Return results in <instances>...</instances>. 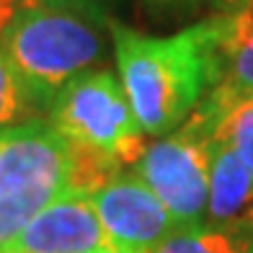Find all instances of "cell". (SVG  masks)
Returning <instances> with one entry per match:
<instances>
[{
	"label": "cell",
	"instance_id": "5b68a950",
	"mask_svg": "<svg viewBox=\"0 0 253 253\" xmlns=\"http://www.w3.org/2000/svg\"><path fill=\"white\" fill-rule=\"evenodd\" d=\"M217 119L220 109L204 96L186 122L147 145L134 163V173L166 204L178 227L207 220Z\"/></svg>",
	"mask_w": 253,
	"mask_h": 253
},
{
	"label": "cell",
	"instance_id": "3957f363",
	"mask_svg": "<svg viewBox=\"0 0 253 253\" xmlns=\"http://www.w3.org/2000/svg\"><path fill=\"white\" fill-rule=\"evenodd\" d=\"M73 147L47 122L0 126V253L44 207L73 191Z\"/></svg>",
	"mask_w": 253,
	"mask_h": 253
},
{
	"label": "cell",
	"instance_id": "8fae6325",
	"mask_svg": "<svg viewBox=\"0 0 253 253\" xmlns=\"http://www.w3.org/2000/svg\"><path fill=\"white\" fill-rule=\"evenodd\" d=\"M217 109H220V119L214 126V137L222 140L230 150L238 155V160L248 168L253 176V96L240 98L235 103H222L212 93H207Z\"/></svg>",
	"mask_w": 253,
	"mask_h": 253
},
{
	"label": "cell",
	"instance_id": "7a4b0ae2",
	"mask_svg": "<svg viewBox=\"0 0 253 253\" xmlns=\"http://www.w3.org/2000/svg\"><path fill=\"white\" fill-rule=\"evenodd\" d=\"M93 18L37 0L8 16L0 29V47L18 78L26 106L49 111L57 93L101 60L103 37Z\"/></svg>",
	"mask_w": 253,
	"mask_h": 253
},
{
	"label": "cell",
	"instance_id": "2e32d148",
	"mask_svg": "<svg viewBox=\"0 0 253 253\" xmlns=\"http://www.w3.org/2000/svg\"><path fill=\"white\" fill-rule=\"evenodd\" d=\"M0 3H3L10 13H13V10L18 8V5H24V3H31V0H0Z\"/></svg>",
	"mask_w": 253,
	"mask_h": 253
},
{
	"label": "cell",
	"instance_id": "ac0fdd59",
	"mask_svg": "<svg viewBox=\"0 0 253 253\" xmlns=\"http://www.w3.org/2000/svg\"><path fill=\"white\" fill-rule=\"evenodd\" d=\"M251 253H253V212H251Z\"/></svg>",
	"mask_w": 253,
	"mask_h": 253
},
{
	"label": "cell",
	"instance_id": "9a60e30c",
	"mask_svg": "<svg viewBox=\"0 0 253 253\" xmlns=\"http://www.w3.org/2000/svg\"><path fill=\"white\" fill-rule=\"evenodd\" d=\"M37 3L52 5V8L78 10V13H88V16H96L98 13V0H37Z\"/></svg>",
	"mask_w": 253,
	"mask_h": 253
},
{
	"label": "cell",
	"instance_id": "e0dca14e",
	"mask_svg": "<svg viewBox=\"0 0 253 253\" xmlns=\"http://www.w3.org/2000/svg\"><path fill=\"white\" fill-rule=\"evenodd\" d=\"M8 16H10V10L3 5V3H0V29H3V24H5V21H8Z\"/></svg>",
	"mask_w": 253,
	"mask_h": 253
},
{
	"label": "cell",
	"instance_id": "6da1fadb",
	"mask_svg": "<svg viewBox=\"0 0 253 253\" xmlns=\"http://www.w3.org/2000/svg\"><path fill=\"white\" fill-rule=\"evenodd\" d=\"M238 21L240 16H214L170 37L109 24L122 88L145 134L173 132L217 85L225 44Z\"/></svg>",
	"mask_w": 253,
	"mask_h": 253
},
{
	"label": "cell",
	"instance_id": "ba28073f",
	"mask_svg": "<svg viewBox=\"0 0 253 253\" xmlns=\"http://www.w3.org/2000/svg\"><path fill=\"white\" fill-rule=\"evenodd\" d=\"M253 212V176L230 147L214 137L210 168V204L207 220L212 225H233Z\"/></svg>",
	"mask_w": 253,
	"mask_h": 253
},
{
	"label": "cell",
	"instance_id": "30bf717a",
	"mask_svg": "<svg viewBox=\"0 0 253 253\" xmlns=\"http://www.w3.org/2000/svg\"><path fill=\"white\" fill-rule=\"evenodd\" d=\"M227 103L253 96V18H240L222 52V75L212 88Z\"/></svg>",
	"mask_w": 253,
	"mask_h": 253
},
{
	"label": "cell",
	"instance_id": "277c9868",
	"mask_svg": "<svg viewBox=\"0 0 253 253\" xmlns=\"http://www.w3.org/2000/svg\"><path fill=\"white\" fill-rule=\"evenodd\" d=\"M52 126L73 150L109 160L114 166L137 163L145 153V132L126 101L119 75L85 70L75 75L49 106Z\"/></svg>",
	"mask_w": 253,
	"mask_h": 253
},
{
	"label": "cell",
	"instance_id": "4fadbf2b",
	"mask_svg": "<svg viewBox=\"0 0 253 253\" xmlns=\"http://www.w3.org/2000/svg\"><path fill=\"white\" fill-rule=\"evenodd\" d=\"M217 16H240L251 18L253 16V0H207Z\"/></svg>",
	"mask_w": 253,
	"mask_h": 253
},
{
	"label": "cell",
	"instance_id": "7c38bea8",
	"mask_svg": "<svg viewBox=\"0 0 253 253\" xmlns=\"http://www.w3.org/2000/svg\"><path fill=\"white\" fill-rule=\"evenodd\" d=\"M26 109L24 90L18 85V78L10 67L5 49L0 47V126H10Z\"/></svg>",
	"mask_w": 253,
	"mask_h": 253
},
{
	"label": "cell",
	"instance_id": "9c48e42d",
	"mask_svg": "<svg viewBox=\"0 0 253 253\" xmlns=\"http://www.w3.org/2000/svg\"><path fill=\"white\" fill-rule=\"evenodd\" d=\"M153 253H251V214L233 225L176 227Z\"/></svg>",
	"mask_w": 253,
	"mask_h": 253
},
{
	"label": "cell",
	"instance_id": "8992f818",
	"mask_svg": "<svg viewBox=\"0 0 253 253\" xmlns=\"http://www.w3.org/2000/svg\"><path fill=\"white\" fill-rule=\"evenodd\" d=\"M88 199L119 253H153L178 227L134 170H119L90 191Z\"/></svg>",
	"mask_w": 253,
	"mask_h": 253
},
{
	"label": "cell",
	"instance_id": "52a82bcc",
	"mask_svg": "<svg viewBox=\"0 0 253 253\" xmlns=\"http://www.w3.org/2000/svg\"><path fill=\"white\" fill-rule=\"evenodd\" d=\"M10 253H119L88 194L67 191L34 217Z\"/></svg>",
	"mask_w": 253,
	"mask_h": 253
},
{
	"label": "cell",
	"instance_id": "5bb4252c",
	"mask_svg": "<svg viewBox=\"0 0 253 253\" xmlns=\"http://www.w3.org/2000/svg\"><path fill=\"white\" fill-rule=\"evenodd\" d=\"M145 3L155 13H189L204 0H145Z\"/></svg>",
	"mask_w": 253,
	"mask_h": 253
}]
</instances>
